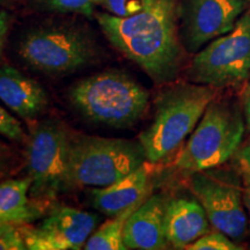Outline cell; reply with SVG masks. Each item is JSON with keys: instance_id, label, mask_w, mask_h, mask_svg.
Segmentation results:
<instances>
[{"instance_id": "obj_3", "label": "cell", "mask_w": 250, "mask_h": 250, "mask_svg": "<svg viewBox=\"0 0 250 250\" xmlns=\"http://www.w3.org/2000/svg\"><path fill=\"white\" fill-rule=\"evenodd\" d=\"M67 98L74 110L90 123L127 129L142 120L149 93L129 72L110 68L77 81Z\"/></svg>"}, {"instance_id": "obj_2", "label": "cell", "mask_w": 250, "mask_h": 250, "mask_svg": "<svg viewBox=\"0 0 250 250\" xmlns=\"http://www.w3.org/2000/svg\"><path fill=\"white\" fill-rule=\"evenodd\" d=\"M17 54L33 71L62 77L100 62L102 46L92 28L78 19H48L21 33Z\"/></svg>"}, {"instance_id": "obj_10", "label": "cell", "mask_w": 250, "mask_h": 250, "mask_svg": "<svg viewBox=\"0 0 250 250\" xmlns=\"http://www.w3.org/2000/svg\"><path fill=\"white\" fill-rule=\"evenodd\" d=\"M99 223L98 214L59 206L37 226L20 230L29 250H79Z\"/></svg>"}, {"instance_id": "obj_25", "label": "cell", "mask_w": 250, "mask_h": 250, "mask_svg": "<svg viewBox=\"0 0 250 250\" xmlns=\"http://www.w3.org/2000/svg\"><path fill=\"white\" fill-rule=\"evenodd\" d=\"M243 114H245L246 129L250 131V83L243 93Z\"/></svg>"}, {"instance_id": "obj_13", "label": "cell", "mask_w": 250, "mask_h": 250, "mask_svg": "<svg viewBox=\"0 0 250 250\" xmlns=\"http://www.w3.org/2000/svg\"><path fill=\"white\" fill-rule=\"evenodd\" d=\"M0 101L12 112L26 121H33L48 108L44 87L13 66H0Z\"/></svg>"}, {"instance_id": "obj_29", "label": "cell", "mask_w": 250, "mask_h": 250, "mask_svg": "<svg viewBox=\"0 0 250 250\" xmlns=\"http://www.w3.org/2000/svg\"><path fill=\"white\" fill-rule=\"evenodd\" d=\"M249 1H250V0H249Z\"/></svg>"}, {"instance_id": "obj_27", "label": "cell", "mask_w": 250, "mask_h": 250, "mask_svg": "<svg viewBox=\"0 0 250 250\" xmlns=\"http://www.w3.org/2000/svg\"><path fill=\"white\" fill-rule=\"evenodd\" d=\"M239 164L242 170L250 173V145L240 151Z\"/></svg>"}, {"instance_id": "obj_11", "label": "cell", "mask_w": 250, "mask_h": 250, "mask_svg": "<svg viewBox=\"0 0 250 250\" xmlns=\"http://www.w3.org/2000/svg\"><path fill=\"white\" fill-rule=\"evenodd\" d=\"M190 183L212 227L232 240H242L248 229V219L239 188L202 171L192 173Z\"/></svg>"}, {"instance_id": "obj_5", "label": "cell", "mask_w": 250, "mask_h": 250, "mask_svg": "<svg viewBox=\"0 0 250 250\" xmlns=\"http://www.w3.org/2000/svg\"><path fill=\"white\" fill-rule=\"evenodd\" d=\"M145 160L139 140L74 137L68 147L67 190L107 187L133 173Z\"/></svg>"}, {"instance_id": "obj_8", "label": "cell", "mask_w": 250, "mask_h": 250, "mask_svg": "<svg viewBox=\"0 0 250 250\" xmlns=\"http://www.w3.org/2000/svg\"><path fill=\"white\" fill-rule=\"evenodd\" d=\"M70 139L62 124L55 120L41 122L31 131L26 149L30 197L52 199L66 191Z\"/></svg>"}, {"instance_id": "obj_23", "label": "cell", "mask_w": 250, "mask_h": 250, "mask_svg": "<svg viewBox=\"0 0 250 250\" xmlns=\"http://www.w3.org/2000/svg\"><path fill=\"white\" fill-rule=\"evenodd\" d=\"M9 24H11V18L6 12H0V62L2 61L4 55V48L7 40Z\"/></svg>"}, {"instance_id": "obj_6", "label": "cell", "mask_w": 250, "mask_h": 250, "mask_svg": "<svg viewBox=\"0 0 250 250\" xmlns=\"http://www.w3.org/2000/svg\"><path fill=\"white\" fill-rule=\"evenodd\" d=\"M245 130V116L235 105L213 100L177 156V168L192 174L225 164L239 149Z\"/></svg>"}, {"instance_id": "obj_24", "label": "cell", "mask_w": 250, "mask_h": 250, "mask_svg": "<svg viewBox=\"0 0 250 250\" xmlns=\"http://www.w3.org/2000/svg\"><path fill=\"white\" fill-rule=\"evenodd\" d=\"M9 167V151L8 147L0 142V177L7 173Z\"/></svg>"}, {"instance_id": "obj_16", "label": "cell", "mask_w": 250, "mask_h": 250, "mask_svg": "<svg viewBox=\"0 0 250 250\" xmlns=\"http://www.w3.org/2000/svg\"><path fill=\"white\" fill-rule=\"evenodd\" d=\"M30 186L29 177L0 182V224L26 225L40 217V210L28 197Z\"/></svg>"}, {"instance_id": "obj_19", "label": "cell", "mask_w": 250, "mask_h": 250, "mask_svg": "<svg viewBox=\"0 0 250 250\" xmlns=\"http://www.w3.org/2000/svg\"><path fill=\"white\" fill-rule=\"evenodd\" d=\"M155 0H94V5L115 17L127 18L148 8Z\"/></svg>"}, {"instance_id": "obj_4", "label": "cell", "mask_w": 250, "mask_h": 250, "mask_svg": "<svg viewBox=\"0 0 250 250\" xmlns=\"http://www.w3.org/2000/svg\"><path fill=\"white\" fill-rule=\"evenodd\" d=\"M213 100V87L199 83H179L162 92L151 124L138 138L146 160L156 164L176 152Z\"/></svg>"}, {"instance_id": "obj_17", "label": "cell", "mask_w": 250, "mask_h": 250, "mask_svg": "<svg viewBox=\"0 0 250 250\" xmlns=\"http://www.w3.org/2000/svg\"><path fill=\"white\" fill-rule=\"evenodd\" d=\"M143 203V202H142ZM130 206L129 208L122 212V213L115 215L114 219L108 220L104 225L93 233L87 240L86 245L83 246V249L86 250H125L123 242V232L124 226L126 223L127 218L130 217L131 213L136 210L138 206L142 204Z\"/></svg>"}, {"instance_id": "obj_12", "label": "cell", "mask_w": 250, "mask_h": 250, "mask_svg": "<svg viewBox=\"0 0 250 250\" xmlns=\"http://www.w3.org/2000/svg\"><path fill=\"white\" fill-rule=\"evenodd\" d=\"M167 199L162 193L147 198L134 210L124 226L123 242L126 249L161 250L168 247L165 230Z\"/></svg>"}, {"instance_id": "obj_14", "label": "cell", "mask_w": 250, "mask_h": 250, "mask_svg": "<svg viewBox=\"0 0 250 250\" xmlns=\"http://www.w3.org/2000/svg\"><path fill=\"white\" fill-rule=\"evenodd\" d=\"M149 171L144 164L133 173L107 187L94 188L88 192L92 208L101 213L115 217L130 206L145 201L149 192Z\"/></svg>"}, {"instance_id": "obj_7", "label": "cell", "mask_w": 250, "mask_h": 250, "mask_svg": "<svg viewBox=\"0 0 250 250\" xmlns=\"http://www.w3.org/2000/svg\"><path fill=\"white\" fill-rule=\"evenodd\" d=\"M250 74V11L235 27L197 52L188 77L193 83L220 88L245 81Z\"/></svg>"}, {"instance_id": "obj_15", "label": "cell", "mask_w": 250, "mask_h": 250, "mask_svg": "<svg viewBox=\"0 0 250 250\" xmlns=\"http://www.w3.org/2000/svg\"><path fill=\"white\" fill-rule=\"evenodd\" d=\"M210 221L198 199L176 197L167 202L165 230L167 241L176 249H186L208 232Z\"/></svg>"}, {"instance_id": "obj_22", "label": "cell", "mask_w": 250, "mask_h": 250, "mask_svg": "<svg viewBox=\"0 0 250 250\" xmlns=\"http://www.w3.org/2000/svg\"><path fill=\"white\" fill-rule=\"evenodd\" d=\"M27 249L26 242L20 228L15 225H8L0 230V250H23Z\"/></svg>"}, {"instance_id": "obj_21", "label": "cell", "mask_w": 250, "mask_h": 250, "mask_svg": "<svg viewBox=\"0 0 250 250\" xmlns=\"http://www.w3.org/2000/svg\"><path fill=\"white\" fill-rule=\"evenodd\" d=\"M0 134L15 143L23 142L26 138L20 122L1 105H0Z\"/></svg>"}, {"instance_id": "obj_20", "label": "cell", "mask_w": 250, "mask_h": 250, "mask_svg": "<svg viewBox=\"0 0 250 250\" xmlns=\"http://www.w3.org/2000/svg\"><path fill=\"white\" fill-rule=\"evenodd\" d=\"M186 249L190 250H239L241 247L236 246L232 241L230 237L226 234L215 230L214 232H208L202 235L191 245H189Z\"/></svg>"}, {"instance_id": "obj_18", "label": "cell", "mask_w": 250, "mask_h": 250, "mask_svg": "<svg viewBox=\"0 0 250 250\" xmlns=\"http://www.w3.org/2000/svg\"><path fill=\"white\" fill-rule=\"evenodd\" d=\"M40 11L58 14H78L90 19L94 15V0H34Z\"/></svg>"}, {"instance_id": "obj_28", "label": "cell", "mask_w": 250, "mask_h": 250, "mask_svg": "<svg viewBox=\"0 0 250 250\" xmlns=\"http://www.w3.org/2000/svg\"><path fill=\"white\" fill-rule=\"evenodd\" d=\"M8 225H11V224H0V230H2V229H4V228L7 227Z\"/></svg>"}, {"instance_id": "obj_1", "label": "cell", "mask_w": 250, "mask_h": 250, "mask_svg": "<svg viewBox=\"0 0 250 250\" xmlns=\"http://www.w3.org/2000/svg\"><path fill=\"white\" fill-rule=\"evenodd\" d=\"M179 1L155 0L148 8L127 18L107 12L96 15L109 43L136 62L156 83L173 81L182 65Z\"/></svg>"}, {"instance_id": "obj_9", "label": "cell", "mask_w": 250, "mask_h": 250, "mask_svg": "<svg viewBox=\"0 0 250 250\" xmlns=\"http://www.w3.org/2000/svg\"><path fill=\"white\" fill-rule=\"evenodd\" d=\"M249 0H180L179 35L183 49L197 54L235 27Z\"/></svg>"}, {"instance_id": "obj_26", "label": "cell", "mask_w": 250, "mask_h": 250, "mask_svg": "<svg viewBox=\"0 0 250 250\" xmlns=\"http://www.w3.org/2000/svg\"><path fill=\"white\" fill-rule=\"evenodd\" d=\"M243 181H245V195H243V201H245L246 208L249 214V229H250V173L242 170Z\"/></svg>"}]
</instances>
